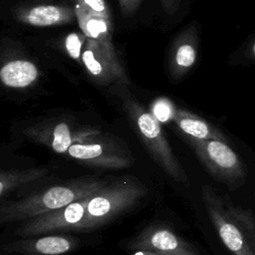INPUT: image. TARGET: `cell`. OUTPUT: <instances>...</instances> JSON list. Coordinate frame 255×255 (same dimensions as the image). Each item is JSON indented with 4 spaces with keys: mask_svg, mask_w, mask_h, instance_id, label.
Returning a JSON list of instances; mask_svg holds the SVG:
<instances>
[{
    "mask_svg": "<svg viewBox=\"0 0 255 255\" xmlns=\"http://www.w3.org/2000/svg\"><path fill=\"white\" fill-rule=\"evenodd\" d=\"M107 184L108 182L105 179L97 177H78L18 200H2L0 204V223L1 225L20 223L63 208L94 194Z\"/></svg>",
    "mask_w": 255,
    "mask_h": 255,
    "instance_id": "1",
    "label": "cell"
},
{
    "mask_svg": "<svg viewBox=\"0 0 255 255\" xmlns=\"http://www.w3.org/2000/svg\"><path fill=\"white\" fill-rule=\"evenodd\" d=\"M201 198L207 215L221 242L232 255H255V213L203 185Z\"/></svg>",
    "mask_w": 255,
    "mask_h": 255,
    "instance_id": "2",
    "label": "cell"
},
{
    "mask_svg": "<svg viewBox=\"0 0 255 255\" xmlns=\"http://www.w3.org/2000/svg\"><path fill=\"white\" fill-rule=\"evenodd\" d=\"M124 85L122 84V87L116 85L114 92L121 100L123 111L150 157L172 180L187 185V173L173 152L162 130L160 121L147 111Z\"/></svg>",
    "mask_w": 255,
    "mask_h": 255,
    "instance_id": "3",
    "label": "cell"
},
{
    "mask_svg": "<svg viewBox=\"0 0 255 255\" xmlns=\"http://www.w3.org/2000/svg\"><path fill=\"white\" fill-rule=\"evenodd\" d=\"M147 194L136 178L122 176L99 189L88 198L86 214L74 232H91L103 227L134 207Z\"/></svg>",
    "mask_w": 255,
    "mask_h": 255,
    "instance_id": "4",
    "label": "cell"
},
{
    "mask_svg": "<svg viewBox=\"0 0 255 255\" xmlns=\"http://www.w3.org/2000/svg\"><path fill=\"white\" fill-rule=\"evenodd\" d=\"M182 139L190 146L201 164L216 181L231 191L240 188L245 183L246 166L227 142L217 139H199L185 133L182 134Z\"/></svg>",
    "mask_w": 255,
    "mask_h": 255,
    "instance_id": "5",
    "label": "cell"
},
{
    "mask_svg": "<svg viewBox=\"0 0 255 255\" xmlns=\"http://www.w3.org/2000/svg\"><path fill=\"white\" fill-rule=\"evenodd\" d=\"M68 155L83 165L101 169H124L134 163L128 146L101 131L82 142L73 144Z\"/></svg>",
    "mask_w": 255,
    "mask_h": 255,
    "instance_id": "6",
    "label": "cell"
},
{
    "mask_svg": "<svg viewBox=\"0 0 255 255\" xmlns=\"http://www.w3.org/2000/svg\"><path fill=\"white\" fill-rule=\"evenodd\" d=\"M100 132L97 128L82 126L71 118H52L26 128L24 134L57 153H67L78 142Z\"/></svg>",
    "mask_w": 255,
    "mask_h": 255,
    "instance_id": "7",
    "label": "cell"
},
{
    "mask_svg": "<svg viewBox=\"0 0 255 255\" xmlns=\"http://www.w3.org/2000/svg\"><path fill=\"white\" fill-rule=\"evenodd\" d=\"M88 197L77 200L63 208L53 210L20 222L14 233L18 237H30L55 233L74 232L86 214Z\"/></svg>",
    "mask_w": 255,
    "mask_h": 255,
    "instance_id": "8",
    "label": "cell"
},
{
    "mask_svg": "<svg viewBox=\"0 0 255 255\" xmlns=\"http://www.w3.org/2000/svg\"><path fill=\"white\" fill-rule=\"evenodd\" d=\"M131 250H145L161 255H202L190 242L167 224L155 222L144 227L128 243Z\"/></svg>",
    "mask_w": 255,
    "mask_h": 255,
    "instance_id": "9",
    "label": "cell"
},
{
    "mask_svg": "<svg viewBox=\"0 0 255 255\" xmlns=\"http://www.w3.org/2000/svg\"><path fill=\"white\" fill-rule=\"evenodd\" d=\"M80 246V239L67 233L20 237L2 245L3 255H67Z\"/></svg>",
    "mask_w": 255,
    "mask_h": 255,
    "instance_id": "10",
    "label": "cell"
},
{
    "mask_svg": "<svg viewBox=\"0 0 255 255\" xmlns=\"http://www.w3.org/2000/svg\"><path fill=\"white\" fill-rule=\"evenodd\" d=\"M81 62L90 77L100 86L128 83V74L119 56L110 55L91 39L87 38Z\"/></svg>",
    "mask_w": 255,
    "mask_h": 255,
    "instance_id": "11",
    "label": "cell"
},
{
    "mask_svg": "<svg viewBox=\"0 0 255 255\" xmlns=\"http://www.w3.org/2000/svg\"><path fill=\"white\" fill-rule=\"evenodd\" d=\"M197 32L194 27L186 28L174 40L168 57L171 78L179 79L193 67L197 58Z\"/></svg>",
    "mask_w": 255,
    "mask_h": 255,
    "instance_id": "12",
    "label": "cell"
},
{
    "mask_svg": "<svg viewBox=\"0 0 255 255\" xmlns=\"http://www.w3.org/2000/svg\"><path fill=\"white\" fill-rule=\"evenodd\" d=\"M17 21L35 27H50L73 22L76 19L75 9L63 5H37L16 12Z\"/></svg>",
    "mask_w": 255,
    "mask_h": 255,
    "instance_id": "13",
    "label": "cell"
},
{
    "mask_svg": "<svg viewBox=\"0 0 255 255\" xmlns=\"http://www.w3.org/2000/svg\"><path fill=\"white\" fill-rule=\"evenodd\" d=\"M74 9L81 32L88 39L97 42L110 55L118 56L113 44L112 19L94 14L78 4H75Z\"/></svg>",
    "mask_w": 255,
    "mask_h": 255,
    "instance_id": "14",
    "label": "cell"
},
{
    "mask_svg": "<svg viewBox=\"0 0 255 255\" xmlns=\"http://www.w3.org/2000/svg\"><path fill=\"white\" fill-rule=\"evenodd\" d=\"M170 120L181 132L199 139H217L228 142V137L218 128L210 125L199 116L186 110L173 108Z\"/></svg>",
    "mask_w": 255,
    "mask_h": 255,
    "instance_id": "15",
    "label": "cell"
},
{
    "mask_svg": "<svg viewBox=\"0 0 255 255\" xmlns=\"http://www.w3.org/2000/svg\"><path fill=\"white\" fill-rule=\"evenodd\" d=\"M39 77L37 66L28 60L17 59L5 63L0 70V79L4 86L22 89L31 86Z\"/></svg>",
    "mask_w": 255,
    "mask_h": 255,
    "instance_id": "16",
    "label": "cell"
},
{
    "mask_svg": "<svg viewBox=\"0 0 255 255\" xmlns=\"http://www.w3.org/2000/svg\"><path fill=\"white\" fill-rule=\"evenodd\" d=\"M50 170L45 166L30 167L24 169H2L0 172V198L1 201L16 188L24 184L41 179L49 174Z\"/></svg>",
    "mask_w": 255,
    "mask_h": 255,
    "instance_id": "17",
    "label": "cell"
},
{
    "mask_svg": "<svg viewBox=\"0 0 255 255\" xmlns=\"http://www.w3.org/2000/svg\"><path fill=\"white\" fill-rule=\"evenodd\" d=\"M87 42V37L81 32H73L67 35L65 39V50L67 54L76 61H81L82 54Z\"/></svg>",
    "mask_w": 255,
    "mask_h": 255,
    "instance_id": "18",
    "label": "cell"
},
{
    "mask_svg": "<svg viewBox=\"0 0 255 255\" xmlns=\"http://www.w3.org/2000/svg\"><path fill=\"white\" fill-rule=\"evenodd\" d=\"M75 4L81 5L94 14L112 19L110 8L105 0H75Z\"/></svg>",
    "mask_w": 255,
    "mask_h": 255,
    "instance_id": "19",
    "label": "cell"
},
{
    "mask_svg": "<svg viewBox=\"0 0 255 255\" xmlns=\"http://www.w3.org/2000/svg\"><path fill=\"white\" fill-rule=\"evenodd\" d=\"M120 10L125 17L134 15L141 5L142 0H118Z\"/></svg>",
    "mask_w": 255,
    "mask_h": 255,
    "instance_id": "20",
    "label": "cell"
},
{
    "mask_svg": "<svg viewBox=\"0 0 255 255\" xmlns=\"http://www.w3.org/2000/svg\"><path fill=\"white\" fill-rule=\"evenodd\" d=\"M161 2V6L163 8V10L169 14L172 15L174 13L177 12V10L179 9L181 0H160Z\"/></svg>",
    "mask_w": 255,
    "mask_h": 255,
    "instance_id": "21",
    "label": "cell"
},
{
    "mask_svg": "<svg viewBox=\"0 0 255 255\" xmlns=\"http://www.w3.org/2000/svg\"><path fill=\"white\" fill-rule=\"evenodd\" d=\"M131 255H161L159 253H155L152 251H145V250H135Z\"/></svg>",
    "mask_w": 255,
    "mask_h": 255,
    "instance_id": "22",
    "label": "cell"
},
{
    "mask_svg": "<svg viewBox=\"0 0 255 255\" xmlns=\"http://www.w3.org/2000/svg\"><path fill=\"white\" fill-rule=\"evenodd\" d=\"M252 50H253V53L255 54V44L253 45V48H252Z\"/></svg>",
    "mask_w": 255,
    "mask_h": 255,
    "instance_id": "23",
    "label": "cell"
}]
</instances>
